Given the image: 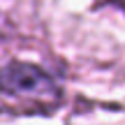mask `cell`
Instances as JSON below:
<instances>
[{"mask_svg": "<svg viewBox=\"0 0 125 125\" xmlns=\"http://www.w3.org/2000/svg\"><path fill=\"white\" fill-rule=\"evenodd\" d=\"M0 93L35 102L44 109L56 107L62 97L60 86L56 83V79L49 72H44L32 62H21V60H14L0 67Z\"/></svg>", "mask_w": 125, "mask_h": 125, "instance_id": "obj_1", "label": "cell"}, {"mask_svg": "<svg viewBox=\"0 0 125 125\" xmlns=\"http://www.w3.org/2000/svg\"><path fill=\"white\" fill-rule=\"evenodd\" d=\"M102 2H109V5H121V7H125V0H102Z\"/></svg>", "mask_w": 125, "mask_h": 125, "instance_id": "obj_2", "label": "cell"}]
</instances>
